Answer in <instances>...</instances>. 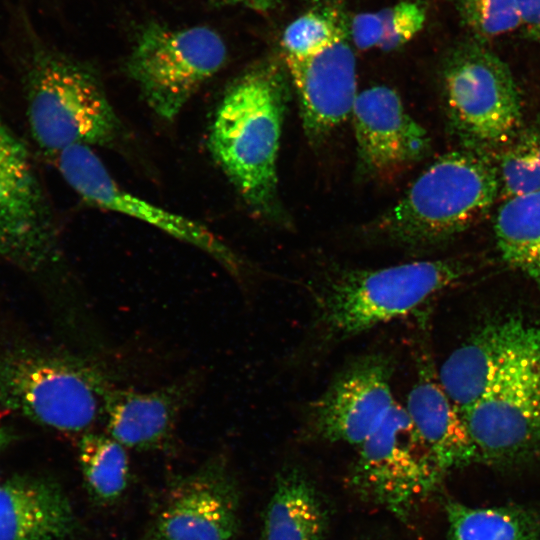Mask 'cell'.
<instances>
[{"instance_id":"obj_11","label":"cell","mask_w":540,"mask_h":540,"mask_svg":"<svg viewBox=\"0 0 540 540\" xmlns=\"http://www.w3.org/2000/svg\"><path fill=\"white\" fill-rule=\"evenodd\" d=\"M540 362V327L509 317L484 326L442 363L439 381L465 411L485 394Z\"/></svg>"},{"instance_id":"obj_29","label":"cell","mask_w":540,"mask_h":540,"mask_svg":"<svg viewBox=\"0 0 540 540\" xmlns=\"http://www.w3.org/2000/svg\"><path fill=\"white\" fill-rule=\"evenodd\" d=\"M521 28L531 36L540 38V0H516Z\"/></svg>"},{"instance_id":"obj_4","label":"cell","mask_w":540,"mask_h":540,"mask_svg":"<svg viewBox=\"0 0 540 540\" xmlns=\"http://www.w3.org/2000/svg\"><path fill=\"white\" fill-rule=\"evenodd\" d=\"M31 136L54 158L76 145L110 146L120 120L98 76L84 64L49 50H36L26 74Z\"/></svg>"},{"instance_id":"obj_2","label":"cell","mask_w":540,"mask_h":540,"mask_svg":"<svg viewBox=\"0 0 540 540\" xmlns=\"http://www.w3.org/2000/svg\"><path fill=\"white\" fill-rule=\"evenodd\" d=\"M462 276L451 260H420L378 269H339L311 284L309 344L324 350L376 326L418 312Z\"/></svg>"},{"instance_id":"obj_30","label":"cell","mask_w":540,"mask_h":540,"mask_svg":"<svg viewBox=\"0 0 540 540\" xmlns=\"http://www.w3.org/2000/svg\"><path fill=\"white\" fill-rule=\"evenodd\" d=\"M229 4H239L250 9L267 12L275 4V0H222Z\"/></svg>"},{"instance_id":"obj_21","label":"cell","mask_w":540,"mask_h":540,"mask_svg":"<svg viewBox=\"0 0 540 540\" xmlns=\"http://www.w3.org/2000/svg\"><path fill=\"white\" fill-rule=\"evenodd\" d=\"M494 232L502 258L540 284V191L505 199Z\"/></svg>"},{"instance_id":"obj_25","label":"cell","mask_w":540,"mask_h":540,"mask_svg":"<svg viewBox=\"0 0 540 540\" xmlns=\"http://www.w3.org/2000/svg\"><path fill=\"white\" fill-rule=\"evenodd\" d=\"M463 25L484 42L521 28L516 0H452Z\"/></svg>"},{"instance_id":"obj_22","label":"cell","mask_w":540,"mask_h":540,"mask_svg":"<svg viewBox=\"0 0 540 540\" xmlns=\"http://www.w3.org/2000/svg\"><path fill=\"white\" fill-rule=\"evenodd\" d=\"M449 540H540V511L523 505H445Z\"/></svg>"},{"instance_id":"obj_26","label":"cell","mask_w":540,"mask_h":540,"mask_svg":"<svg viewBox=\"0 0 540 540\" xmlns=\"http://www.w3.org/2000/svg\"><path fill=\"white\" fill-rule=\"evenodd\" d=\"M346 31L334 12L309 11L292 21L281 38L283 56H299L321 48Z\"/></svg>"},{"instance_id":"obj_13","label":"cell","mask_w":540,"mask_h":540,"mask_svg":"<svg viewBox=\"0 0 540 540\" xmlns=\"http://www.w3.org/2000/svg\"><path fill=\"white\" fill-rule=\"evenodd\" d=\"M478 462L512 467L540 459V362L461 412Z\"/></svg>"},{"instance_id":"obj_18","label":"cell","mask_w":540,"mask_h":540,"mask_svg":"<svg viewBox=\"0 0 540 540\" xmlns=\"http://www.w3.org/2000/svg\"><path fill=\"white\" fill-rule=\"evenodd\" d=\"M417 358L405 409L418 435L443 475L478 462L463 416L442 387L429 356L421 353Z\"/></svg>"},{"instance_id":"obj_15","label":"cell","mask_w":540,"mask_h":540,"mask_svg":"<svg viewBox=\"0 0 540 540\" xmlns=\"http://www.w3.org/2000/svg\"><path fill=\"white\" fill-rule=\"evenodd\" d=\"M358 164L372 178H387L422 160L430 150L427 131L387 86L357 94L351 115Z\"/></svg>"},{"instance_id":"obj_16","label":"cell","mask_w":540,"mask_h":540,"mask_svg":"<svg viewBox=\"0 0 540 540\" xmlns=\"http://www.w3.org/2000/svg\"><path fill=\"white\" fill-rule=\"evenodd\" d=\"M283 58L304 131L310 140H321L351 115L358 94L356 59L347 33L306 54Z\"/></svg>"},{"instance_id":"obj_14","label":"cell","mask_w":540,"mask_h":540,"mask_svg":"<svg viewBox=\"0 0 540 540\" xmlns=\"http://www.w3.org/2000/svg\"><path fill=\"white\" fill-rule=\"evenodd\" d=\"M238 485L221 456L174 478L144 540H232L239 528Z\"/></svg>"},{"instance_id":"obj_20","label":"cell","mask_w":540,"mask_h":540,"mask_svg":"<svg viewBox=\"0 0 540 540\" xmlns=\"http://www.w3.org/2000/svg\"><path fill=\"white\" fill-rule=\"evenodd\" d=\"M328 519L314 486L297 470L278 476L261 540H325Z\"/></svg>"},{"instance_id":"obj_23","label":"cell","mask_w":540,"mask_h":540,"mask_svg":"<svg viewBox=\"0 0 540 540\" xmlns=\"http://www.w3.org/2000/svg\"><path fill=\"white\" fill-rule=\"evenodd\" d=\"M78 461L85 489L98 505H111L128 485L129 462L125 447L110 435L86 432L78 442Z\"/></svg>"},{"instance_id":"obj_12","label":"cell","mask_w":540,"mask_h":540,"mask_svg":"<svg viewBox=\"0 0 540 540\" xmlns=\"http://www.w3.org/2000/svg\"><path fill=\"white\" fill-rule=\"evenodd\" d=\"M394 362L380 351L357 356L336 373L306 410V427L316 438L360 446L394 405Z\"/></svg>"},{"instance_id":"obj_27","label":"cell","mask_w":540,"mask_h":540,"mask_svg":"<svg viewBox=\"0 0 540 540\" xmlns=\"http://www.w3.org/2000/svg\"><path fill=\"white\" fill-rule=\"evenodd\" d=\"M382 22V37L378 48L391 51L401 47L423 28L426 12L414 1H402L378 12Z\"/></svg>"},{"instance_id":"obj_8","label":"cell","mask_w":540,"mask_h":540,"mask_svg":"<svg viewBox=\"0 0 540 540\" xmlns=\"http://www.w3.org/2000/svg\"><path fill=\"white\" fill-rule=\"evenodd\" d=\"M359 447L351 487L403 519L443 476L405 407L396 402Z\"/></svg>"},{"instance_id":"obj_17","label":"cell","mask_w":540,"mask_h":540,"mask_svg":"<svg viewBox=\"0 0 540 540\" xmlns=\"http://www.w3.org/2000/svg\"><path fill=\"white\" fill-rule=\"evenodd\" d=\"M197 380L187 376L151 391L112 386L106 396L107 434L124 447L155 450L171 440L180 413L196 390Z\"/></svg>"},{"instance_id":"obj_7","label":"cell","mask_w":540,"mask_h":540,"mask_svg":"<svg viewBox=\"0 0 540 540\" xmlns=\"http://www.w3.org/2000/svg\"><path fill=\"white\" fill-rule=\"evenodd\" d=\"M443 79L451 125L471 149L503 147L518 133L522 113L516 82L484 42L472 38L456 47Z\"/></svg>"},{"instance_id":"obj_1","label":"cell","mask_w":540,"mask_h":540,"mask_svg":"<svg viewBox=\"0 0 540 540\" xmlns=\"http://www.w3.org/2000/svg\"><path fill=\"white\" fill-rule=\"evenodd\" d=\"M287 71L276 60L246 69L226 88L213 116L208 149L250 209L278 220L277 159L288 100Z\"/></svg>"},{"instance_id":"obj_5","label":"cell","mask_w":540,"mask_h":540,"mask_svg":"<svg viewBox=\"0 0 540 540\" xmlns=\"http://www.w3.org/2000/svg\"><path fill=\"white\" fill-rule=\"evenodd\" d=\"M113 386L97 363L74 355L19 351L0 361V401L53 430L86 433L104 421Z\"/></svg>"},{"instance_id":"obj_28","label":"cell","mask_w":540,"mask_h":540,"mask_svg":"<svg viewBox=\"0 0 540 540\" xmlns=\"http://www.w3.org/2000/svg\"><path fill=\"white\" fill-rule=\"evenodd\" d=\"M382 33V22L378 12L359 13L351 21L350 35L360 50L378 47Z\"/></svg>"},{"instance_id":"obj_10","label":"cell","mask_w":540,"mask_h":540,"mask_svg":"<svg viewBox=\"0 0 540 540\" xmlns=\"http://www.w3.org/2000/svg\"><path fill=\"white\" fill-rule=\"evenodd\" d=\"M56 250L53 215L30 154L0 118V256L36 269Z\"/></svg>"},{"instance_id":"obj_3","label":"cell","mask_w":540,"mask_h":540,"mask_svg":"<svg viewBox=\"0 0 540 540\" xmlns=\"http://www.w3.org/2000/svg\"><path fill=\"white\" fill-rule=\"evenodd\" d=\"M499 195L496 165L483 151H452L425 169L367 230L374 239L403 249L428 248L475 225Z\"/></svg>"},{"instance_id":"obj_24","label":"cell","mask_w":540,"mask_h":540,"mask_svg":"<svg viewBox=\"0 0 540 540\" xmlns=\"http://www.w3.org/2000/svg\"><path fill=\"white\" fill-rule=\"evenodd\" d=\"M503 148L495 164L503 199L540 191V127L517 133Z\"/></svg>"},{"instance_id":"obj_31","label":"cell","mask_w":540,"mask_h":540,"mask_svg":"<svg viewBox=\"0 0 540 540\" xmlns=\"http://www.w3.org/2000/svg\"><path fill=\"white\" fill-rule=\"evenodd\" d=\"M10 440L11 434L4 429H0V452L5 448V446L10 442Z\"/></svg>"},{"instance_id":"obj_9","label":"cell","mask_w":540,"mask_h":540,"mask_svg":"<svg viewBox=\"0 0 540 540\" xmlns=\"http://www.w3.org/2000/svg\"><path fill=\"white\" fill-rule=\"evenodd\" d=\"M53 159L65 182L87 204L145 222L209 254L235 277L245 276V262L211 230L127 191L112 177L92 147L72 146Z\"/></svg>"},{"instance_id":"obj_19","label":"cell","mask_w":540,"mask_h":540,"mask_svg":"<svg viewBox=\"0 0 540 540\" xmlns=\"http://www.w3.org/2000/svg\"><path fill=\"white\" fill-rule=\"evenodd\" d=\"M78 521L61 485L18 475L0 482V540H70Z\"/></svg>"},{"instance_id":"obj_6","label":"cell","mask_w":540,"mask_h":540,"mask_svg":"<svg viewBox=\"0 0 540 540\" xmlns=\"http://www.w3.org/2000/svg\"><path fill=\"white\" fill-rule=\"evenodd\" d=\"M226 59V45L214 30L205 26L173 29L154 23L140 31L126 71L149 108L170 122Z\"/></svg>"}]
</instances>
